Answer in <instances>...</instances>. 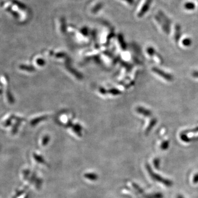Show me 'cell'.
Wrapping results in <instances>:
<instances>
[{"label": "cell", "instance_id": "cell-7", "mask_svg": "<svg viewBox=\"0 0 198 198\" xmlns=\"http://www.w3.org/2000/svg\"><path fill=\"white\" fill-rule=\"evenodd\" d=\"M84 177L91 181H96L98 179V175L95 173H87L84 174Z\"/></svg>", "mask_w": 198, "mask_h": 198}, {"label": "cell", "instance_id": "cell-13", "mask_svg": "<svg viewBox=\"0 0 198 198\" xmlns=\"http://www.w3.org/2000/svg\"><path fill=\"white\" fill-rule=\"evenodd\" d=\"M34 158L35 160H36L39 164H43V165L46 164L45 161L43 159L41 156L35 154H34Z\"/></svg>", "mask_w": 198, "mask_h": 198}, {"label": "cell", "instance_id": "cell-10", "mask_svg": "<svg viewBox=\"0 0 198 198\" xmlns=\"http://www.w3.org/2000/svg\"><path fill=\"white\" fill-rule=\"evenodd\" d=\"M103 3L100 2V3L96 4L95 6L92 8V13H94V14H95L96 13H98L100 9H101L103 8Z\"/></svg>", "mask_w": 198, "mask_h": 198}, {"label": "cell", "instance_id": "cell-23", "mask_svg": "<svg viewBox=\"0 0 198 198\" xmlns=\"http://www.w3.org/2000/svg\"><path fill=\"white\" fill-rule=\"evenodd\" d=\"M177 198H184V197L182 195H178L177 197Z\"/></svg>", "mask_w": 198, "mask_h": 198}, {"label": "cell", "instance_id": "cell-22", "mask_svg": "<svg viewBox=\"0 0 198 198\" xmlns=\"http://www.w3.org/2000/svg\"><path fill=\"white\" fill-rule=\"evenodd\" d=\"M123 1H126V2H127L128 4H130V5H132L134 2V0H123Z\"/></svg>", "mask_w": 198, "mask_h": 198}, {"label": "cell", "instance_id": "cell-14", "mask_svg": "<svg viewBox=\"0 0 198 198\" xmlns=\"http://www.w3.org/2000/svg\"><path fill=\"white\" fill-rule=\"evenodd\" d=\"M132 186L135 189V190L137 191L138 193H139V194H142L144 193V191H143V189L139 187V186L137 184L132 183Z\"/></svg>", "mask_w": 198, "mask_h": 198}, {"label": "cell", "instance_id": "cell-2", "mask_svg": "<svg viewBox=\"0 0 198 198\" xmlns=\"http://www.w3.org/2000/svg\"><path fill=\"white\" fill-rule=\"evenodd\" d=\"M152 72L157 74L158 76L163 78L165 80L168 82H172L173 79V77L170 74L164 72V71L157 67H153L152 68Z\"/></svg>", "mask_w": 198, "mask_h": 198}, {"label": "cell", "instance_id": "cell-18", "mask_svg": "<svg viewBox=\"0 0 198 198\" xmlns=\"http://www.w3.org/2000/svg\"><path fill=\"white\" fill-rule=\"evenodd\" d=\"M153 164L156 169L159 170L160 168V160L159 159L156 158L155 159H154L153 161Z\"/></svg>", "mask_w": 198, "mask_h": 198}, {"label": "cell", "instance_id": "cell-4", "mask_svg": "<svg viewBox=\"0 0 198 198\" xmlns=\"http://www.w3.org/2000/svg\"><path fill=\"white\" fill-rule=\"evenodd\" d=\"M155 18H156V20L158 22V23H159L160 25L162 26V29H163L164 31H165L166 33L168 34V33H170V25H168V24L166 23V22H165L164 20L160 18V17H159V16H156Z\"/></svg>", "mask_w": 198, "mask_h": 198}, {"label": "cell", "instance_id": "cell-21", "mask_svg": "<svg viewBox=\"0 0 198 198\" xmlns=\"http://www.w3.org/2000/svg\"><path fill=\"white\" fill-rule=\"evenodd\" d=\"M192 76L198 78V71H194L192 73Z\"/></svg>", "mask_w": 198, "mask_h": 198}, {"label": "cell", "instance_id": "cell-12", "mask_svg": "<svg viewBox=\"0 0 198 198\" xmlns=\"http://www.w3.org/2000/svg\"><path fill=\"white\" fill-rule=\"evenodd\" d=\"M170 145V141L168 140H166L162 142V143L161 144V148L162 149V150H167Z\"/></svg>", "mask_w": 198, "mask_h": 198}, {"label": "cell", "instance_id": "cell-15", "mask_svg": "<svg viewBox=\"0 0 198 198\" xmlns=\"http://www.w3.org/2000/svg\"><path fill=\"white\" fill-rule=\"evenodd\" d=\"M61 31L62 32H65L67 29V24L66 22V20L64 18H61Z\"/></svg>", "mask_w": 198, "mask_h": 198}, {"label": "cell", "instance_id": "cell-6", "mask_svg": "<svg viewBox=\"0 0 198 198\" xmlns=\"http://www.w3.org/2000/svg\"><path fill=\"white\" fill-rule=\"evenodd\" d=\"M175 29V41L178 42L181 36V27L178 24H176Z\"/></svg>", "mask_w": 198, "mask_h": 198}, {"label": "cell", "instance_id": "cell-20", "mask_svg": "<svg viewBox=\"0 0 198 198\" xmlns=\"http://www.w3.org/2000/svg\"><path fill=\"white\" fill-rule=\"evenodd\" d=\"M192 182H193V183H194V184H197L198 183V173H196L193 176V179H192Z\"/></svg>", "mask_w": 198, "mask_h": 198}, {"label": "cell", "instance_id": "cell-1", "mask_svg": "<svg viewBox=\"0 0 198 198\" xmlns=\"http://www.w3.org/2000/svg\"><path fill=\"white\" fill-rule=\"evenodd\" d=\"M146 168L147 171L148 172V175H150L151 178L153 180H154L155 181H156V182H158L159 183L163 184H164V186H165L166 187H171L172 186V185H173L172 181H171L170 179L165 178L164 177H161V175H158V174L156 173L155 172H154L153 171L151 166L148 164L146 165Z\"/></svg>", "mask_w": 198, "mask_h": 198}, {"label": "cell", "instance_id": "cell-3", "mask_svg": "<svg viewBox=\"0 0 198 198\" xmlns=\"http://www.w3.org/2000/svg\"><path fill=\"white\" fill-rule=\"evenodd\" d=\"M152 0H146L145 3L142 6L141 9L140 11L139 12L138 14V17L139 18H141L143 15H145V13L148 11L149 9V8L150 7L151 3H152Z\"/></svg>", "mask_w": 198, "mask_h": 198}, {"label": "cell", "instance_id": "cell-9", "mask_svg": "<svg viewBox=\"0 0 198 198\" xmlns=\"http://www.w3.org/2000/svg\"><path fill=\"white\" fill-rule=\"evenodd\" d=\"M144 197V198H163L164 195L161 193H156L151 194L145 195Z\"/></svg>", "mask_w": 198, "mask_h": 198}, {"label": "cell", "instance_id": "cell-19", "mask_svg": "<svg viewBox=\"0 0 198 198\" xmlns=\"http://www.w3.org/2000/svg\"><path fill=\"white\" fill-rule=\"evenodd\" d=\"M118 39H119V41L121 42V45L123 46V47H125V43H124V39L123 38V36H122V35H119L118 36Z\"/></svg>", "mask_w": 198, "mask_h": 198}, {"label": "cell", "instance_id": "cell-8", "mask_svg": "<svg viewBox=\"0 0 198 198\" xmlns=\"http://www.w3.org/2000/svg\"><path fill=\"white\" fill-rule=\"evenodd\" d=\"M157 121L156 118H152V119L150 121V124L148 127V128H146V130H145L146 133H148L149 132H150L151 130L153 128V127L156 125Z\"/></svg>", "mask_w": 198, "mask_h": 198}, {"label": "cell", "instance_id": "cell-17", "mask_svg": "<svg viewBox=\"0 0 198 198\" xmlns=\"http://www.w3.org/2000/svg\"><path fill=\"white\" fill-rule=\"evenodd\" d=\"M147 53H148V55L151 57H153L156 53V51L152 47H148L146 50Z\"/></svg>", "mask_w": 198, "mask_h": 198}, {"label": "cell", "instance_id": "cell-11", "mask_svg": "<svg viewBox=\"0 0 198 198\" xmlns=\"http://www.w3.org/2000/svg\"><path fill=\"white\" fill-rule=\"evenodd\" d=\"M184 8L187 10H194L195 8V4L192 2H187L184 5Z\"/></svg>", "mask_w": 198, "mask_h": 198}, {"label": "cell", "instance_id": "cell-16", "mask_svg": "<svg viewBox=\"0 0 198 198\" xmlns=\"http://www.w3.org/2000/svg\"><path fill=\"white\" fill-rule=\"evenodd\" d=\"M182 44L184 46H186V47H188V46H191L192 43V41L191 40V38H187L184 39L182 40Z\"/></svg>", "mask_w": 198, "mask_h": 198}, {"label": "cell", "instance_id": "cell-5", "mask_svg": "<svg viewBox=\"0 0 198 198\" xmlns=\"http://www.w3.org/2000/svg\"><path fill=\"white\" fill-rule=\"evenodd\" d=\"M138 112L142 114L145 117H151L152 116V112L151 111L148 110L143 107H138L137 109Z\"/></svg>", "mask_w": 198, "mask_h": 198}]
</instances>
